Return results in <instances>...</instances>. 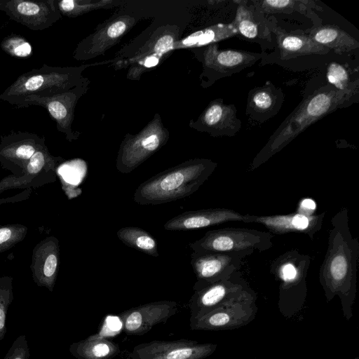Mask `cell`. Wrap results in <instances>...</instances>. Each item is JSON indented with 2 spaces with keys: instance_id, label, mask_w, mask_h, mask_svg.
Masks as SVG:
<instances>
[{
  "instance_id": "obj_1",
  "label": "cell",
  "mask_w": 359,
  "mask_h": 359,
  "mask_svg": "<svg viewBox=\"0 0 359 359\" xmlns=\"http://www.w3.org/2000/svg\"><path fill=\"white\" fill-rule=\"evenodd\" d=\"M359 241L349 228L348 210L340 209L331 219L327 248L319 271V281L327 302L337 296L344 317L353 316L357 292Z\"/></svg>"
},
{
  "instance_id": "obj_2",
  "label": "cell",
  "mask_w": 359,
  "mask_h": 359,
  "mask_svg": "<svg viewBox=\"0 0 359 359\" xmlns=\"http://www.w3.org/2000/svg\"><path fill=\"white\" fill-rule=\"evenodd\" d=\"M358 80L344 90L323 86L304 100L271 136L251 163L253 170L282 150L309 126L341 107L358 93Z\"/></svg>"
},
{
  "instance_id": "obj_3",
  "label": "cell",
  "mask_w": 359,
  "mask_h": 359,
  "mask_svg": "<svg viewBox=\"0 0 359 359\" xmlns=\"http://www.w3.org/2000/svg\"><path fill=\"white\" fill-rule=\"evenodd\" d=\"M217 165L206 158L187 160L141 183L133 200L139 205H159L187 197L200 188Z\"/></svg>"
},
{
  "instance_id": "obj_4",
  "label": "cell",
  "mask_w": 359,
  "mask_h": 359,
  "mask_svg": "<svg viewBox=\"0 0 359 359\" xmlns=\"http://www.w3.org/2000/svg\"><path fill=\"white\" fill-rule=\"evenodd\" d=\"M86 67L88 65L62 67L43 64L40 68L20 75L0 94V100L17 108L27 96H48L65 92L84 79L82 72Z\"/></svg>"
},
{
  "instance_id": "obj_5",
  "label": "cell",
  "mask_w": 359,
  "mask_h": 359,
  "mask_svg": "<svg viewBox=\"0 0 359 359\" xmlns=\"http://www.w3.org/2000/svg\"><path fill=\"white\" fill-rule=\"evenodd\" d=\"M310 264V256L297 249L280 255L271 264L270 273L279 283L278 309L287 318L294 316L304 307Z\"/></svg>"
},
{
  "instance_id": "obj_6",
  "label": "cell",
  "mask_w": 359,
  "mask_h": 359,
  "mask_svg": "<svg viewBox=\"0 0 359 359\" xmlns=\"http://www.w3.org/2000/svg\"><path fill=\"white\" fill-rule=\"evenodd\" d=\"M273 234L247 228L225 227L208 231L200 239L189 243L196 252H238L269 250Z\"/></svg>"
},
{
  "instance_id": "obj_7",
  "label": "cell",
  "mask_w": 359,
  "mask_h": 359,
  "mask_svg": "<svg viewBox=\"0 0 359 359\" xmlns=\"http://www.w3.org/2000/svg\"><path fill=\"white\" fill-rule=\"evenodd\" d=\"M168 138L169 132L156 114L137 134L125 136L118 151L116 169L123 174L131 172L164 146Z\"/></svg>"
},
{
  "instance_id": "obj_8",
  "label": "cell",
  "mask_w": 359,
  "mask_h": 359,
  "mask_svg": "<svg viewBox=\"0 0 359 359\" xmlns=\"http://www.w3.org/2000/svg\"><path fill=\"white\" fill-rule=\"evenodd\" d=\"M89 83L88 79L84 78L77 86L65 92L48 96H27L17 108H25L32 105L45 108L55 121L57 130L64 133L68 141L72 142L77 140L81 135L80 133L74 131L72 127L76 105L87 92Z\"/></svg>"
},
{
  "instance_id": "obj_9",
  "label": "cell",
  "mask_w": 359,
  "mask_h": 359,
  "mask_svg": "<svg viewBox=\"0 0 359 359\" xmlns=\"http://www.w3.org/2000/svg\"><path fill=\"white\" fill-rule=\"evenodd\" d=\"M140 18L135 11L123 9L117 12L78 44L73 57L77 60H86L104 54L118 42Z\"/></svg>"
},
{
  "instance_id": "obj_10",
  "label": "cell",
  "mask_w": 359,
  "mask_h": 359,
  "mask_svg": "<svg viewBox=\"0 0 359 359\" xmlns=\"http://www.w3.org/2000/svg\"><path fill=\"white\" fill-rule=\"evenodd\" d=\"M257 299L254 290L234 302L190 318V327L192 330L222 331L244 327L257 315Z\"/></svg>"
},
{
  "instance_id": "obj_11",
  "label": "cell",
  "mask_w": 359,
  "mask_h": 359,
  "mask_svg": "<svg viewBox=\"0 0 359 359\" xmlns=\"http://www.w3.org/2000/svg\"><path fill=\"white\" fill-rule=\"evenodd\" d=\"M253 291L241 272L235 271L226 279L194 290L188 304L190 318L234 302Z\"/></svg>"
},
{
  "instance_id": "obj_12",
  "label": "cell",
  "mask_w": 359,
  "mask_h": 359,
  "mask_svg": "<svg viewBox=\"0 0 359 359\" xmlns=\"http://www.w3.org/2000/svg\"><path fill=\"white\" fill-rule=\"evenodd\" d=\"M238 252H196L191 255V264L196 277L193 289L197 290L210 284L228 278L239 271L243 259L252 254Z\"/></svg>"
},
{
  "instance_id": "obj_13",
  "label": "cell",
  "mask_w": 359,
  "mask_h": 359,
  "mask_svg": "<svg viewBox=\"0 0 359 359\" xmlns=\"http://www.w3.org/2000/svg\"><path fill=\"white\" fill-rule=\"evenodd\" d=\"M213 343L189 339L153 340L136 345L128 359H204L217 349Z\"/></svg>"
},
{
  "instance_id": "obj_14",
  "label": "cell",
  "mask_w": 359,
  "mask_h": 359,
  "mask_svg": "<svg viewBox=\"0 0 359 359\" xmlns=\"http://www.w3.org/2000/svg\"><path fill=\"white\" fill-rule=\"evenodd\" d=\"M179 36V27L173 24L161 25L155 29L145 43L127 60V64L131 65L128 78L139 79L144 71L157 65L165 55L174 50Z\"/></svg>"
},
{
  "instance_id": "obj_15",
  "label": "cell",
  "mask_w": 359,
  "mask_h": 359,
  "mask_svg": "<svg viewBox=\"0 0 359 359\" xmlns=\"http://www.w3.org/2000/svg\"><path fill=\"white\" fill-rule=\"evenodd\" d=\"M0 11L34 31L47 29L62 18L56 0H0Z\"/></svg>"
},
{
  "instance_id": "obj_16",
  "label": "cell",
  "mask_w": 359,
  "mask_h": 359,
  "mask_svg": "<svg viewBox=\"0 0 359 359\" xmlns=\"http://www.w3.org/2000/svg\"><path fill=\"white\" fill-rule=\"evenodd\" d=\"M180 309L175 301L163 300L133 307L120 313L123 331L129 335H142L157 324L166 322Z\"/></svg>"
},
{
  "instance_id": "obj_17",
  "label": "cell",
  "mask_w": 359,
  "mask_h": 359,
  "mask_svg": "<svg viewBox=\"0 0 359 359\" xmlns=\"http://www.w3.org/2000/svg\"><path fill=\"white\" fill-rule=\"evenodd\" d=\"M45 137L28 132H12L0 137V163L2 167L22 173L29 160L43 146Z\"/></svg>"
},
{
  "instance_id": "obj_18",
  "label": "cell",
  "mask_w": 359,
  "mask_h": 359,
  "mask_svg": "<svg viewBox=\"0 0 359 359\" xmlns=\"http://www.w3.org/2000/svg\"><path fill=\"white\" fill-rule=\"evenodd\" d=\"M255 216L221 208L189 210L171 218L165 222L163 227L167 231H187L229 222L253 223Z\"/></svg>"
},
{
  "instance_id": "obj_19",
  "label": "cell",
  "mask_w": 359,
  "mask_h": 359,
  "mask_svg": "<svg viewBox=\"0 0 359 359\" xmlns=\"http://www.w3.org/2000/svg\"><path fill=\"white\" fill-rule=\"evenodd\" d=\"M326 212L305 215L297 212L285 215L255 216L253 223L264 225L273 234L300 233L313 240L322 228Z\"/></svg>"
},
{
  "instance_id": "obj_20",
  "label": "cell",
  "mask_w": 359,
  "mask_h": 359,
  "mask_svg": "<svg viewBox=\"0 0 359 359\" xmlns=\"http://www.w3.org/2000/svg\"><path fill=\"white\" fill-rule=\"evenodd\" d=\"M59 265V241L55 237H46L33 249L31 269L34 283L53 292Z\"/></svg>"
},
{
  "instance_id": "obj_21",
  "label": "cell",
  "mask_w": 359,
  "mask_h": 359,
  "mask_svg": "<svg viewBox=\"0 0 359 359\" xmlns=\"http://www.w3.org/2000/svg\"><path fill=\"white\" fill-rule=\"evenodd\" d=\"M190 126L212 136H230L240 129L241 123L233 105L216 100L210 103L196 121L190 122Z\"/></svg>"
},
{
  "instance_id": "obj_22",
  "label": "cell",
  "mask_w": 359,
  "mask_h": 359,
  "mask_svg": "<svg viewBox=\"0 0 359 359\" xmlns=\"http://www.w3.org/2000/svg\"><path fill=\"white\" fill-rule=\"evenodd\" d=\"M202 57L205 68L224 74L252 65L260 57V55L243 50H219L213 43L205 48Z\"/></svg>"
},
{
  "instance_id": "obj_23",
  "label": "cell",
  "mask_w": 359,
  "mask_h": 359,
  "mask_svg": "<svg viewBox=\"0 0 359 359\" xmlns=\"http://www.w3.org/2000/svg\"><path fill=\"white\" fill-rule=\"evenodd\" d=\"M276 41L283 60L309 55H325L330 50L313 41L308 35L278 30Z\"/></svg>"
},
{
  "instance_id": "obj_24",
  "label": "cell",
  "mask_w": 359,
  "mask_h": 359,
  "mask_svg": "<svg viewBox=\"0 0 359 359\" xmlns=\"http://www.w3.org/2000/svg\"><path fill=\"white\" fill-rule=\"evenodd\" d=\"M233 23L238 33L249 39H270V30L264 17L253 5L239 1Z\"/></svg>"
},
{
  "instance_id": "obj_25",
  "label": "cell",
  "mask_w": 359,
  "mask_h": 359,
  "mask_svg": "<svg viewBox=\"0 0 359 359\" xmlns=\"http://www.w3.org/2000/svg\"><path fill=\"white\" fill-rule=\"evenodd\" d=\"M69 351L77 359H113L121 352L117 344L99 334L72 343Z\"/></svg>"
},
{
  "instance_id": "obj_26",
  "label": "cell",
  "mask_w": 359,
  "mask_h": 359,
  "mask_svg": "<svg viewBox=\"0 0 359 359\" xmlns=\"http://www.w3.org/2000/svg\"><path fill=\"white\" fill-rule=\"evenodd\" d=\"M313 41L337 54L357 49L359 43L338 27L324 25L313 29L307 34Z\"/></svg>"
},
{
  "instance_id": "obj_27",
  "label": "cell",
  "mask_w": 359,
  "mask_h": 359,
  "mask_svg": "<svg viewBox=\"0 0 359 359\" xmlns=\"http://www.w3.org/2000/svg\"><path fill=\"white\" fill-rule=\"evenodd\" d=\"M238 34V30L233 22L217 24L192 33L184 39L178 40L174 45V50L213 44Z\"/></svg>"
},
{
  "instance_id": "obj_28",
  "label": "cell",
  "mask_w": 359,
  "mask_h": 359,
  "mask_svg": "<svg viewBox=\"0 0 359 359\" xmlns=\"http://www.w3.org/2000/svg\"><path fill=\"white\" fill-rule=\"evenodd\" d=\"M118 239L126 246L148 255L158 256L157 243L151 233L136 226H124L116 232Z\"/></svg>"
},
{
  "instance_id": "obj_29",
  "label": "cell",
  "mask_w": 359,
  "mask_h": 359,
  "mask_svg": "<svg viewBox=\"0 0 359 359\" xmlns=\"http://www.w3.org/2000/svg\"><path fill=\"white\" fill-rule=\"evenodd\" d=\"M121 1L112 0H61L57 1L58 10L62 15L76 18L98 8H111Z\"/></svg>"
},
{
  "instance_id": "obj_30",
  "label": "cell",
  "mask_w": 359,
  "mask_h": 359,
  "mask_svg": "<svg viewBox=\"0 0 359 359\" xmlns=\"http://www.w3.org/2000/svg\"><path fill=\"white\" fill-rule=\"evenodd\" d=\"M252 2L262 13H288L293 11L303 13L311 7H314V2L311 1L264 0Z\"/></svg>"
},
{
  "instance_id": "obj_31",
  "label": "cell",
  "mask_w": 359,
  "mask_h": 359,
  "mask_svg": "<svg viewBox=\"0 0 359 359\" xmlns=\"http://www.w3.org/2000/svg\"><path fill=\"white\" fill-rule=\"evenodd\" d=\"M278 102V97L275 90L266 85L252 90L249 96L248 106L257 114H268L273 111Z\"/></svg>"
},
{
  "instance_id": "obj_32",
  "label": "cell",
  "mask_w": 359,
  "mask_h": 359,
  "mask_svg": "<svg viewBox=\"0 0 359 359\" xmlns=\"http://www.w3.org/2000/svg\"><path fill=\"white\" fill-rule=\"evenodd\" d=\"M13 300V278L9 276L0 278V341L6 333V316Z\"/></svg>"
},
{
  "instance_id": "obj_33",
  "label": "cell",
  "mask_w": 359,
  "mask_h": 359,
  "mask_svg": "<svg viewBox=\"0 0 359 359\" xmlns=\"http://www.w3.org/2000/svg\"><path fill=\"white\" fill-rule=\"evenodd\" d=\"M0 46L6 53L15 57L27 58L32 53L31 44L23 36L18 34L5 37Z\"/></svg>"
},
{
  "instance_id": "obj_34",
  "label": "cell",
  "mask_w": 359,
  "mask_h": 359,
  "mask_svg": "<svg viewBox=\"0 0 359 359\" xmlns=\"http://www.w3.org/2000/svg\"><path fill=\"white\" fill-rule=\"evenodd\" d=\"M28 228L22 224H8L0 226V252L8 250L22 241Z\"/></svg>"
},
{
  "instance_id": "obj_35",
  "label": "cell",
  "mask_w": 359,
  "mask_h": 359,
  "mask_svg": "<svg viewBox=\"0 0 359 359\" xmlns=\"http://www.w3.org/2000/svg\"><path fill=\"white\" fill-rule=\"evenodd\" d=\"M327 79L331 86L337 90L349 88L353 83H350V77L346 69L337 62L329 64L327 69Z\"/></svg>"
},
{
  "instance_id": "obj_36",
  "label": "cell",
  "mask_w": 359,
  "mask_h": 359,
  "mask_svg": "<svg viewBox=\"0 0 359 359\" xmlns=\"http://www.w3.org/2000/svg\"><path fill=\"white\" fill-rule=\"evenodd\" d=\"M30 350L25 334L18 336L13 342L4 359H29Z\"/></svg>"
},
{
  "instance_id": "obj_37",
  "label": "cell",
  "mask_w": 359,
  "mask_h": 359,
  "mask_svg": "<svg viewBox=\"0 0 359 359\" xmlns=\"http://www.w3.org/2000/svg\"><path fill=\"white\" fill-rule=\"evenodd\" d=\"M316 208V202L311 198H306L299 201L296 212L305 215H313L315 214Z\"/></svg>"
},
{
  "instance_id": "obj_38",
  "label": "cell",
  "mask_w": 359,
  "mask_h": 359,
  "mask_svg": "<svg viewBox=\"0 0 359 359\" xmlns=\"http://www.w3.org/2000/svg\"><path fill=\"white\" fill-rule=\"evenodd\" d=\"M31 193V189H27L25 191L20 193L18 195L10 196L8 198H0V205L6 203H13L20 201L27 198Z\"/></svg>"
},
{
  "instance_id": "obj_39",
  "label": "cell",
  "mask_w": 359,
  "mask_h": 359,
  "mask_svg": "<svg viewBox=\"0 0 359 359\" xmlns=\"http://www.w3.org/2000/svg\"><path fill=\"white\" fill-rule=\"evenodd\" d=\"M354 359H358V357H355Z\"/></svg>"
}]
</instances>
